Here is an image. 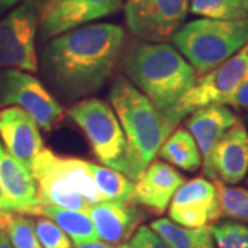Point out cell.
I'll use <instances>...</instances> for the list:
<instances>
[{
  "label": "cell",
  "mask_w": 248,
  "mask_h": 248,
  "mask_svg": "<svg viewBox=\"0 0 248 248\" xmlns=\"http://www.w3.org/2000/svg\"><path fill=\"white\" fill-rule=\"evenodd\" d=\"M125 33L116 24H90L51 39L43 53L48 78L71 98L101 89L123 51Z\"/></svg>",
  "instance_id": "obj_1"
},
{
  "label": "cell",
  "mask_w": 248,
  "mask_h": 248,
  "mask_svg": "<svg viewBox=\"0 0 248 248\" xmlns=\"http://www.w3.org/2000/svg\"><path fill=\"white\" fill-rule=\"evenodd\" d=\"M124 71L169 120L179 99L197 80L185 57L166 43H137L124 54Z\"/></svg>",
  "instance_id": "obj_2"
},
{
  "label": "cell",
  "mask_w": 248,
  "mask_h": 248,
  "mask_svg": "<svg viewBox=\"0 0 248 248\" xmlns=\"http://www.w3.org/2000/svg\"><path fill=\"white\" fill-rule=\"evenodd\" d=\"M109 101L123 128L138 179L175 127L125 78L119 76L115 80Z\"/></svg>",
  "instance_id": "obj_3"
},
{
  "label": "cell",
  "mask_w": 248,
  "mask_h": 248,
  "mask_svg": "<svg viewBox=\"0 0 248 248\" xmlns=\"http://www.w3.org/2000/svg\"><path fill=\"white\" fill-rule=\"evenodd\" d=\"M40 205L87 211L91 204L104 202L89 169V161L66 157L43 149L31 166Z\"/></svg>",
  "instance_id": "obj_4"
},
{
  "label": "cell",
  "mask_w": 248,
  "mask_h": 248,
  "mask_svg": "<svg viewBox=\"0 0 248 248\" xmlns=\"http://www.w3.org/2000/svg\"><path fill=\"white\" fill-rule=\"evenodd\" d=\"M172 40L196 72L204 75L228 61L247 45L248 18L233 21L193 19L181 28Z\"/></svg>",
  "instance_id": "obj_5"
},
{
  "label": "cell",
  "mask_w": 248,
  "mask_h": 248,
  "mask_svg": "<svg viewBox=\"0 0 248 248\" xmlns=\"http://www.w3.org/2000/svg\"><path fill=\"white\" fill-rule=\"evenodd\" d=\"M69 116L86 134L95 157L135 182L130 148L113 108L99 98H87L73 105Z\"/></svg>",
  "instance_id": "obj_6"
},
{
  "label": "cell",
  "mask_w": 248,
  "mask_h": 248,
  "mask_svg": "<svg viewBox=\"0 0 248 248\" xmlns=\"http://www.w3.org/2000/svg\"><path fill=\"white\" fill-rule=\"evenodd\" d=\"M248 72V43L228 61L204 73L179 99L169 116L174 127L193 112L210 105H226Z\"/></svg>",
  "instance_id": "obj_7"
},
{
  "label": "cell",
  "mask_w": 248,
  "mask_h": 248,
  "mask_svg": "<svg viewBox=\"0 0 248 248\" xmlns=\"http://www.w3.org/2000/svg\"><path fill=\"white\" fill-rule=\"evenodd\" d=\"M39 6L25 0L0 21V69L37 71L36 33Z\"/></svg>",
  "instance_id": "obj_8"
},
{
  "label": "cell",
  "mask_w": 248,
  "mask_h": 248,
  "mask_svg": "<svg viewBox=\"0 0 248 248\" xmlns=\"http://www.w3.org/2000/svg\"><path fill=\"white\" fill-rule=\"evenodd\" d=\"M18 107L50 131L62 120L65 110L45 86L31 73L19 69L0 72V107Z\"/></svg>",
  "instance_id": "obj_9"
},
{
  "label": "cell",
  "mask_w": 248,
  "mask_h": 248,
  "mask_svg": "<svg viewBox=\"0 0 248 248\" xmlns=\"http://www.w3.org/2000/svg\"><path fill=\"white\" fill-rule=\"evenodd\" d=\"M189 7L190 0H127L125 24L135 37L161 43L181 29Z\"/></svg>",
  "instance_id": "obj_10"
},
{
  "label": "cell",
  "mask_w": 248,
  "mask_h": 248,
  "mask_svg": "<svg viewBox=\"0 0 248 248\" xmlns=\"http://www.w3.org/2000/svg\"><path fill=\"white\" fill-rule=\"evenodd\" d=\"M123 0H45L39 9L43 40L117 13Z\"/></svg>",
  "instance_id": "obj_11"
},
{
  "label": "cell",
  "mask_w": 248,
  "mask_h": 248,
  "mask_svg": "<svg viewBox=\"0 0 248 248\" xmlns=\"http://www.w3.org/2000/svg\"><path fill=\"white\" fill-rule=\"evenodd\" d=\"M170 218L181 226L202 228L221 218L219 196L215 182L195 178L178 187L170 205Z\"/></svg>",
  "instance_id": "obj_12"
},
{
  "label": "cell",
  "mask_w": 248,
  "mask_h": 248,
  "mask_svg": "<svg viewBox=\"0 0 248 248\" xmlns=\"http://www.w3.org/2000/svg\"><path fill=\"white\" fill-rule=\"evenodd\" d=\"M0 141L10 155L29 170L36 156L45 149L40 127L18 107L0 109Z\"/></svg>",
  "instance_id": "obj_13"
},
{
  "label": "cell",
  "mask_w": 248,
  "mask_h": 248,
  "mask_svg": "<svg viewBox=\"0 0 248 248\" xmlns=\"http://www.w3.org/2000/svg\"><path fill=\"white\" fill-rule=\"evenodd\" d=\"M87 214L95 226L98 239L112 246L125 244L145 219V213L135 203L115 200L91 204Z\"/></svg>",
  "instance_id": "obj_14"
},
{
  "label": "cell",
  "mask_w": 248,
  "mask_h": 248,
  "mask_svg": "<svg viewBox=\"0 0 248 248\" xmlns=\"http://www.w3.org/2000/svg\"><path fill=\"white\" fill-rule=\"evenodd\" d=\"M237 117L225 105H210L192 113L187 120V131L193 135L203 161V171L215 181L213 171V153L221 138L228 133Z\"/></svg>",
  "instance_id": "obj_15"
},
{
  "label": "cell",
  "mask_w": 248,
  "mask_h": 248,
  "mask_svg": "<svg viewBox=\"0 0 248 248\" xmlns=\"http://www.w3.org/2000/svg\"><path fill=\"white\" fill-rule=\"evenodd\" d=\"M185 182L184 175L169 163L153 160L134 182V202L161 215L167 210L178 187Z\"/></svg>",
  "instance_id": "obj_16"
},
{
  "label": "cell",
  "mask_w": 248,
  "mask_h": 248,
  "mask_svg": "<svg viewBox=\"0 0 248 248\" xmlns=\"http://www.w3.org/2000/svg\"><path fill=\"white\" fill-rule=\"evenodd\" d=\"M211 163L215 181L225 185H236L247 175L248 131L239 119L215 146Z\"/></svg>",
  "instance_id": "obj_17"
},
{
  "label": "cell",
  "mask_w": 248,
  "mask_h": 248,
  "mask_svg": "<svg viewBox=\"0 0 248 248\" xmlns=\"http://www.w3.org/2000/svg\"><path fill=\"white\" fill-rule=\"evenodd\" d=\"M0 185L17 207L18 213L27 215L39 214L37 185L32 171L19 163L0 141Z\"/></svg>",
  "instance_id": "obj_18"
},
{
  "label": "cell",
  "mask_w": 248,
  "mask_h": 248,
  "mask_svg": "<svg viewBox=\"0 0 248 248\" xmlns=\"http://www.w3.org/2000/svg\"><path fill=\"white\" fill-rule=\"evenodd\" d=\"M37 215L47 217L55 222L69 236L75 246H81L99 240L95 226L87 211L66 210L55 205H40Z\"/></svg>",
  "instance_id": "obj_19"
},
{
  "label": "cell",
  "mask_w": 248,
  "mask_h": 248,
  "mask_svg": "<svg viewBox=\"0 0 248 248\" xmlns=\"http://www.w3.org/2000/svg\"><path fill=\"white\" fill-rule=\"evenodd\" d=\"M151 229L164 240L170 248H215L211 225L186 228L171 219L160 218L152 222Z\"/></svg>",
  "instance_id": "obj_20"
},
{
  "label": "cell",
  "mask_w": 248,
  "mask_h": 248,
  "mask_svg": "<svg viewBox=\"0 0 248 248\" xmlns=\"http://www.w3.org/2000/svg\"><path fill=\"white\" fill-rule=\"evenodd\" d=\"M157 155L170 164L185 171H196L203 163L193 135L185 128H177L170 134Z\"/></svg>",
  "instance_id": "obj_21"
},
{
  "label": "cell",
  "mask_w": 248,
  "mask_h": 248,
  "mask_svg": "<svg viewBox=\"0 0 248 248\" xmlns=\"http://www.w3.org/2000/svg\"><path fill=\"white\" fill-rule=\"evenodd\" d=\"M89 169L101 195L105 197V200L135 203L134 202L135 184L130 178L125 177L119 171L108 169L105 166H98L94 163H89Z\"/></svg>",
  "instance_id": "obj_22"
},
{
  "label": "cell",
  "mask_w": 248,
  "mask_h": 248,
  "mask_svg": "<svg viewBox=\"0 0 248 248\" xmlns=\"http://www.w3.org/2000/svg\"><path fill=\"white\" fill-rule=\"evenodd\" d=\"M0 231H3L13 248H43L36 234L35 219L22 213H1Z\"/></svg>",
  "instance_id": "obj_23"
},
{
  "label": "cell",
  "mask_w": 248,
  "mask_h": 248,
  "mask_svg": "<svg viewBox=\"0 0 248 248\" xmlns=\"http://www.w3.org/2000/svg\"><path fill=\"white\" fill-rule=\"evenodd\" d=\"M189 11L211 19H247L248 0H190Z\"/></svg>",
  "instance_id": "obj_24"
},
{
  "label": "cell",
  "mask_w": 248,
  "mask_h": 248,
  "mask_svg": "<svg viewBox=\"0 0 248 248\" xmlns=\"http://www.w3.org/2000/svg\"><path fill=\"white\" fill-rule=\"evenodd\" d=\"M221 205V217L248 225V189L231 187L219 181H214Z\"/></svg>",
  "instance_id": "obj_25"
},
{
  "label": "cell",
  "mask_w": 248,
  "mask_h": 248,
  "mask_svg": "<svg viewBox=\"0 0 248 248\" xmlns=\"http://www.w3.org/2000/svg\"><path fill=\"white\" fill-rule=\"evenodd\" d=\"M214 244L217 248H248V225L228 219L211 225Z\"/></svg>",
  "instance_id": "obj_26"
},
{
  "label": "cell",
  "mask_w": 248,
  "mask_h": 248,
  "mask_svg": "<svg viewBox=\"0 0 248 248\" xmlns=\"http://www.w3.org/2000/svg\"><path fill=\"white\" fill-rule=\"evenodd\" d=\"M36 234L43 248H72L73 243L61 228L47 217L35 219Z\"/></svg>",
  "instance_id": "obj_27"
},
{
  "label": "cell",
  "mask_w": 248,
  "mask_h": 248,
  "mask_svg": "<svg viewBox=\"0 0 248 248\" xmlns=\"http://www.w3.org/2000/svg\"><path fill=\"white\" fill-rule=\"evenodd\" d=\"M128 248H170V246L152 231L151 226H140L127 243Z\"/></svg>",
  "instance_id": "obj_28"
},
{
  "label": "cell",
  "mask_w": 248,
  "mask_h": 248,
  "mask_svg": "<svg viewBox=\"0 0 248 248\" xmlns=\"http://www.w3.org/2000/svg\"><path fill=\"white\" fill-rule=\"evenodd\" d=\"M226 105H232L239 109H248V72L244 79L241 80L239 87L232 94Z\"/></svg>",
  "instance_id": "obj_29"
},
{
  "label": "cell",
  "mask_w": 248,
  "mask_h": 248,
  "mask_svg": "<svg viewBox=\"0 0 248 248\" xmlns=\"http://www.w3.org/2000/svg\"><path fill=\"white\" fill-rule=\"evenodd\" d=\"M0 213H18L17 207L7 197L1 185H0Z\"/></svg>",
  "instance_id": "obj_30"
},
{
  "label": "cell",
  "mask_w": 248,
  "mask_h": 248,
  "mask_svg": "<svg viewBox=\"0 0 248 248\" xmlns=\"http://www.w3.org/2000/svg\"><path fill=\"white\" fill-rule=\"evenodd\" d=\"M76 248H128L127 244H122V246H112L104 241H93V243H87V244H81V246H76Z\"/></svg>",
  "instance_id": "obj_31"
},
{
  "label": "cell",
  "mask_w": 248,
  "mask_h": 248,
  "mask_svg": "<svg viewBox=\"0 0 248 248\" xmlns=\"http://www.w3.org/2000/svg\"><path fill=\"white\" fill-rule=\"evenodd\" d=\"M22 1H25V0H0V10L16 7L17 4L22 3Z\"/></svg>",
  "instance_id": "obj_32"
},
{
  "label": "cell",
  "mask_w": 248,
  "mask_h": 248,
  "mask_svg": "<svg viewBox=\"0 0 248 248\" xmlns=\"http://www.w3.org/2000/svg\"><path fill=\"white\" fill-rule=\"evenodd\" d=\"M0 248H13L7 234L3 231H0Z\"/></svg>",
  "instance_id": "obj_33"
},
{
  "label": "cell",
  "mask_w": 248,
  "mask_h": 248,
  "mask_svg": "<svg viewBox=\"0 0 248 248\" xmlns=\"http://www.w3.org/2000/svg\"><path fill=\"white\" fill-rule=\"evenodd\" d=\"M0 223H1V213H0Z\"/></svg>",
  "instance_id": "obj_34"
}]
</instances>
